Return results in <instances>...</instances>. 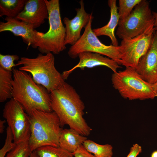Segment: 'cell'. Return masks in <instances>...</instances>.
<instances>
[{"label": "cell", "instance_id": "cell-12", "mask_svg": "<svg viewBox=\"0 0 157 157\" xmlns=\"http://www.w3.org/2000/svg\"><path fill=\"white\" fill-rule=\"evenodd\" d=\"M80 7L76 8V15L72 19L65 17L63 19L65 25V44L74 45L81 37V33L82 29L85 28L89 22L92 13H88L84 8L83 1L79 2Z\"/></svg>", "mask_w": 157, "mask_h": 157}, {"label": "cell", "instance_id": "cell-27", "mask_svg": "<svg viewBox=\"0 0 157 157\" xmlns=\"http://www.w3.org/2000/svg\"><path fill=\"white\" fill-rule=\"evenodd\" d=\"M142 151L141 147L137 144L133 145L126 157H136Z\"/></svg>", "mask_w": 157, "mask_h": 157}, {"label": "cell", "instance_id": "cell-29", "mask_svg": "<svg viewBox=\"0 0 157 157\" xmlns=\"http://www.w3.org/2000/svg\"><path fill=\"white\" fill-rule=\"evenodd\" d=\"M152 13L155 19L154 23L155 30V31H157V12H152Z\"/></svg>", "mask_w": 157, "mask_h": 157}, {"label": "cell", "instance_id": "cell-3", "mask_svg": "<svg viewBox=\"0 0 157 157\" xmlns=\"http://www.w3.org/2000/svg\"><path fill=\"white\" fill-rule=\"evenodd\" d=\"M28 116L31 130L28 142L31 151L43 146L59 147L62 129L56 113L34 110Z\"/></svg>", "mask_w": 157, "mask_h": 157}, {"label": "cell", "instance_id": "cell-28", "mask_svg": "<svg viewBox=\"0 0 157 157\" xmlns=\"http://www.w3.org/2000/svg\"><path fill=\"white\" fill-rule=\"evenodd\" d=\"M6 122V120H0V133L2 134L4 131L5 129L4 124Z\"/></svg>", "mask_w": 157, "mask_h": 157}, {"label": "cell", "instance_id": "cell-16", "mask_svg": "<svg viewBox=\"0 0 157 157\" xmlns=\"http://www.w3.org/2000/svg\"><path fill=\"white\" fill-rule=\"evenodd\" d=\"M108 4L110 9V18L109 22L105 26L101 28L92 29V30L97 37L103 35L109 37L112 45L118 46H119L118 42L114 33L115 28L118 25L119 20L116 0H108Z\"/></svg>", "mask_w": 157, "mask_h": 157}, {"label": "cell", "instance_id": "cell-7", "mask_svg": "<svg viewBox=\"0 0 157 157\" xmlns=\"http://www.w3.org/2000/svg\"><path fill=\"white\" fill-rule=\"evenodd\" d=\"M155 19L149 2L142 0L131 14L119 20L116 35L122 40L129 39L145 33H154Z\"/></svg>", "mask_w": 157, "mask_h": 157}, {"label": "cell", "instance_id": "cell-5", "mask_svg": "<svg viewBox=\"0 0 157 157\" xmlns=\"http://www.w3.org/2000/svg\"><path fill=\"white\" fill-rule=\"evenodd\" d=\"M49 13V28L45 33L38 32V48L42 54H59L66 48L65 44V29L62 23L58 0H45Z\"/></svg>", "mask_w": 157, "mask_h": 157}, {"label": "cell", "instance_id": "cell-18", "mask_svg": "<svg viewBox=\"0 0 157 157\" xmlns=\"http://www.w3.org/2000/svg\"><path fill=\"white\" fill-rule=\"evenodd\" d=\"M26 0H0V17L15 18L23 10Z\"/></svg>", "mask_w": 157, "mask_h": 157}, {"label": "cell", "instance_id": "cell-11", "mask_svg": "<svg viewBox=\"0 0 157 157\" xmlns=\"http://www.w3.org/2000/svg\"><path fill=\"white\" fill-rule=\"evenodd\" d=\"M5 22H0V32L8 31L16 36L21 37L28 47L34 48L40 46L38 32L30 24L16 18L6 17Z\"/></svg>", "mask_w": 157, "mask_h": 157}, {"label": "cell", "instance_id": "cell-14", "mask_svg": "<svg viewBox=\"0 0 157 157\" xmlns=\"http://www.w3.org/2000/svg\"><path fill=\"white\" fill-rule=\"evenodd\" d=\"M15 18L30 24L34 29L40 27L49 18L45 0H27L23 10Z\"/></svg>", "mask_w": 157, "mask_h": 157}, {"label": "cell", "instance_id": "cell-9", "mask_svg": "<svg viewBox=\"0 0 157 157\" xmlns=\"http://www.w3.org/2000/svg\"><path fill=\"white\" fill-rule=\"evenodd\" d=\"M3 116L11 130L15 143L29 140L31 135L29 116L18 102L13 98L7 102Z\"/></svg>", "mask_w": 157, "mask_h": 157}, {"label": "cell", "instance_id": "cell-24", "mask_svg": "<svg viewBox=\"0 0 157 157\" xmlns=\"http://www.w3.org/2000/svg\"><path fill=\"white\" fill-rule=\"evenodd\" d=\"M6 134L4 145L0 150V157H5L8 152L15 147L17 144L14 141L13 133L8 126L6 129Z\"/></svg>", "mask_w": 157, "mask_h": 157}, {"label": "cell", "instance_id": "cell-31", "mask_svg": "<svg viewBox=\"0 0 157 157\" xmlns=\"http://www.w3.org/2000/svg\"><path fill=\"white\" fill-rule=\"evenodd\" d=\"M29 157H38L35 151L31 152Z\"/></svg>", "mask_w": 157, "mask_h": 157}, {"label": "cell", "instance_id": "cell-2", "mask_svg": "<svg viewBox=\"0 0 157 157\" xmlns=\"http://www.w3.org/2000/svg\"><path fill=\"white\" fill-rule=\"evenodd\" d=\"M12 73V98L22 105L28 115L34 110L53 111L50 93L44 87L36 83L30 73L14 68Z\"/></svg>", "mask_w": 157, "mask_h": 157}, {"label": "cell", "instance_id": "cell-15", "mask_svg": "<svg viewBox=\"0 0 157 157\" xmlns=\"http://www.w3.org/2000/svg\"><path fill=\"white\" fill-rule=\"evenodd\" d=\"M78 57L79 59L78 63L70 69L63 72L62 75L64 80L67 79L69 75L77 68L84 69L86 67L91 68L104 66L110 68L115 72L117 71L118 68L121 67L114 60L97 53L83 52L79 53Z\"/></svg>", "mask_w": 157, "mask_h": 157}, {"label": "cell", "instance_id": "cell-20", "mask_svg": "<svg viewBox=\"0 0 157 157\" xmlns=\"http://www.w3.org/2000/svg\"><path fill=\"white\" fill-rule=\"evenodd\" d=\"M83 145L90 153L92 154L96 157H112L113 147L109 144L101 145L94 141L87 139Z\"/></svg>", "mask_w": 157, "mask_h": 157}, {"label": "cell", "instance_id": "cell-30", "mask_svg": "<svg viewBox=\"0 0 157 157\" xmlns=\"http://www.w3.org/2000/svg\"><path fill=\"white\" fill-rule=\"evenodd\" d=\"M152 88L154 91L156 97L157 96V81L153 84H151Z\"/></svg>", "mask_w": 157, "mask_h": 157}, {"label": "cell", "instance_id": "cell-6", "mask_svg": "<svg viewBox=\"0 0 157 157\" xmlns=\"http://www.w3.org/2000/svg\"><path fill=\"white\" fill-rule=\"evenodd\" d=\"M113 87L121 96L129 100L154 99L156 96L150 84L144 80L131 67L113 72L111 76Z\"/></svg>", "mask_w": 157, "mask_h": 157}, {"label": "cell", "instance_id": "cell-25", "mask_svg": "<svg viewBox=\"0 0 157 157\" xmlns=\"http://www.w3.org/2000/svg\"><path fill=\"white\" fill-rule=\"evenodd\" d=\"M19 56L16 55L0 54V67L8 71H12L14 67L16 66L14 63L15 61L19 59Z\"/></svg>", "mask_w": 157, "mask_h": 157}, {"label": "cell", "instance_id": "cell-10", "mask_svg": "<svg viewBox=\"0 0 157 157\" xmlns=\"http://www.w3.org/2000/svg\"><path fill=\"white\" fill-rule=\"evenodd\" d=\"M154 33H143L131 39L122 40L119 46L121 65L135 69L140 59L149 49Z\"/></svg>", "mask_w": 157, "mask_h": 157}, {"label": "cell", "instance_id": "cell-19", "mask_svg": "<svg viewBox=\"0 0 157 157\" xmlns=\"http://www.w3.org/2000/svg\"><path fill=\"white\" fill-rule=\"evenodd\" d=\"M12 71L0 67V102H2L12 98Z\"/></svg>", "mask_w": 157, "mask_h": 157}, {"label": "cell", "instance_id": "cell-8", "mask_svg": "<svg viewBox=\"0 0 157 157\" xmlns=\"http://www.w3.org/2000/svg\"><path fill=\"white\" fill-rule=\"evenodd\" d=\"M93 18L92 15L80 39L69 48L68 51V56L74 59L78 57L81 53L91 52L105 55L115 61L119 65H121L119 46H115L112 44L106 45L100 41L92 29Z\"/></svg>", "mask_w": 157, "mask_h": 157}, {"label": "cell", "instance_id": "cell-26", "mask_svg": "<svg viewBox=\"0 0 157 157\" xmlns=\"http://www.w3.org/2000/svg\"><path fill=\"white\" fill-rule=\"evenodd\" d=\"M74 157H96L88 151L83 144L80 146L73 153Z\"/></svg>", "mask_w": 157, "mask_h": 157}, {"label": "cell", "instance_id": "cell-17", "mask_svg": "<svg viewBox=\"0 0 157 157\" xmlns=\"http://www.w3.org/2000/svg\"><path fill=\"white\" fill-rule=\"evenodd\" d=\"M87 139L86 136L75 130L70 128L62 129L59 139V147L73 153Z\"/></svg>", "mask_w": 157, "mask_h": 157}, {"label": "cell", "instance_id": "cell-21", "mask_svg": "<svg viewBox=\"0 0 157 157\" xmlns=\"http://www.w3.org/2000/svg\"><path fill=\"white\" fill-rule=\"evenodd\" d=\"M35 151L38 157H74L72 153L59 147L43 146Z\"/></svg>", "mask_w": 157, "mask_h": 157}, {"label": "cell", "instance_id": "cell-23", "mask_svg": "<svg viewBox=\"0 0 157 157\" xmlns=\"http://www.w3.org/2000/svg\"><path fill=\"white\" fill-rule=\"evenodd\" d=\"M31 152L27 140L17 144L15 147L5 157H29Z\"/></svg>", "mask_w": 157, "mask_h": 157}, {"label": "cell", "instance_id": "cell-13", "mask_svg": "<svg viewBox=\"0 0 157 157\" xmlns=\"http://www.w3.org/2000/svg\"><path fill=\"white\" fill-rule=\"evenodd\" d=\"M135 70L149 83L152 84L157 81V31L154 32L150 45L140 59Z\"/></svg>", "mask_w": 157, "mask_h": 157}, {"label": "cell", "instance_id": "cell-1", "mask_svg": "<svg viewBox=\"0 0 157 157\" xmlns=\"http://www.w3.org/2000/svg\"><path fill=\"white\" fill-rule=\"evenodd\" d=\"M50 94L52 109L62 127L67 125L83 135H89L92 129L83 117L84 104L75 89L65 82Z\"/></svg>", "mask_w": 157, "mask_h": 157}, {"label": "cell", "instance_id": "cell-32", "mask_svg": "<svg viewBox=\"0 0 157 157\" xmlns=\"http://www.w3.org/2000/svg\"><path fill=\"white\" fill-rule=\"evenodd\" d=\"M151 157H157V150L155 151L152 153Z\"/></svg>", "mask_w": 157, "mask_h": 157}, {"label": "cell", "instance_id": "cell-4", "mask_svg": "<svg viewBox=\"0 0 157 157\" xmlns=\"http://www.w3.org/2000/svg\"><path fill=\"white\" fill-rule=\"evenodd\" d=\"M20 65V70L28 72L34 81L42 85L50 93L65 82L55 66V58L51 53L43 55L39 53L35 58L22 57L16 64Z\"/></svg>", "mask_w": 157, "mask_h": 157}, {"label": "cell", "instance_id": "cell-22", "mask_svg": "<svg viewBox=\"0 0 157 157\" xmlns=\"http://www.w3.org/2000/svg\"><path fill=\"white\" fill-rule=\"evenodd\" d=\"M142 0H119L118 12L119 20L128 16L131 13L133 9Z\"/></svg>", "mask_w": 157, "mask_h": 157}]
</instances>
